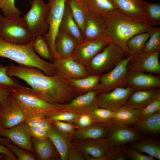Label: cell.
Returning a JSON list of instances; mask_svg holds the SVG:
<instances>
[{
  "mask_svg": "<svg viewBox=\"0 0 160 160\" xmlns=\"http://www.w3.org/2000/svg\"><path fill=\"white\" fill-rule=\"evenodd\" d=\"M7 73L25 81L34 94L51 103H66L76 97L68 79L56 71L53 75L49 76L36 67L10 63Z\"/></svg>",
  "mask_w": 160,
  "mask_h": 160,
  "instance_id": "1",
  "label": "cell"
},
{
  "mask_svg": "<svg viewBox=\"0 0 160 160\" xmlns=\"http://www.w3.org/2000/svg\"><path fill=\"white\" fill-rule=\"evenodd\" d=\"M102 17L105 26L104 38L129 55L127 46L129 40L137 34L148 31L153 26L147 21L129 16L119 10Z\"/></svg>",
  "mask_w": 160,
  "mask_h": 160,
  "instance_id": "2",
  "label": "cell"
},
{
  "mask_svg": "<svg viewBox=\"0 0 160 160\" xmlns=\"http://www.w3.org/2000/svg\"><path fill=\"white\" fill-rule=\"evenodd\" d=\"M34 39L25 44H14L0 40V57L10 59L20 65L38 68L46 75H53L56 71L52 63L41 59L34 50Z\"/></svg>",
  "mask_w": 160,
  "mask_h": 160,
  "instance_id": "3",
  "label": "cell"
},
{
  "mask_svg": "<svg viewBox=\"0 0 160 160\" xmlns=\"http://www.w3.org/2000/svg\"><path fill=\"white\" fill-rule=\"evenodd\" d=\"M11 90L10 95L20 104L26 118L36 115L45 116L59 110L57 104L41 99L33 93L31 88L19 84Z\"/></svg>",
  "mask_w": 160,
  "mask_h": 160,
  "instance_id": "4",
  "label": "cell"
},
{
  "mask_svg": "<svg viewBox=\"0 0 160 160\" xmlns=\"http://www.w3.org/2000/svg\"><path fill=\"white\" fill-rule=\"evenodd\" d=\"M124 53L118 45L109 43L85 66L89 75L100 76L109 71L123 59Z\"/></svg>",
  "mask_w": 160,
  "mask_h": 160,
  "instance_id": "5",
  "label": "cell"
},
{
  "mask_svg": "<svg viewBox=\"0 0 160 160\" xmlns=\"http://www.w3.org/2000/svg\"><path fill=\"white\" fill-rule=\"evenodd\" d=\"M34 38L23 17L7 18L0 13V40L14 44H25Z\"/></svg>",
  "mask_w": 160,
  "mask_h": 160,
  "instance_id": "6",
  "label": "cell"
},
{
  "mask_svg": "<svg viewBox=\"0 0 160 160\" xmlns=\"http://www.w3.org/2000/svg\"><path fill=\"white\" fill-rule=\"evenodd\" d=\"M65 0H49V10L48 15L49 31L43 37L49 49L52 63L59 58L55 48V41L59 31L65 7Z\"/></svg>",
  "mask_w": 160,
  "mask_h": 160,
  "instance_id": "7",
  "label": "cell"
},
{
  "mask_svg": "<svg viewBox=\"0 0 160 160\" xmlns=\"http://www.w3.org/2000/svg\"><path fill=\"white\" fill-rule=\"evenodd\" d=\"M31 7L23 17L33 37L43 35L49 30L48 3L43 0H30Z\"/></svg>",
  "mask_w": 160,
  "mask_h": 160,
  "instance_id": "8",
  "label": "cell"
},
{
  "mask_svg": "<svg viewBox=\"0 0 160 160\" xmlns=\"http://www.w3.org/2000/svg\"><path fill=\"white\" fill-rule=\"evenodd\" d=\"M133 55H129L111 70L100 76L98 93L108 92L117 87H124V81L128 71V63Z\"/></svg>",
  "mask_w": 160,
  "mask_h": 160,
  "instance_id": "9",
  "label": "cell"
},
{
  "mask_svg": "<svg viewBox=\"0 0 160 160\" xmlns=\"http://www.w3.org/2000/svg\"><path fill=\"white\" fill-rule=\"evenodd\" d=\"M26 118L18 102L10 95L0 103V129H8Z\"/></svg>",
  "mask_w": 160,
  "mask_h": 160,
  "instance_id": "10",
  "label": "cell"
},
{
  "mask_svg": "<svg viewBox=\"0 0 160 160\" xmlns=\"http://www.w3.org/2000/svg\"><path fill=\"white\" fill-rule=\"evenodd\" d=\"M98 92L97 90L92 91L76 97L68 103L57 104L58 110L79 115L89 114L100 107L97 100Z\"/></svg>",
  "mask_w": 160,
  "mask_h": 160,
  "instance_id": "11",
  "label": "cell"
},
{
  "mask_svg": "<svg viewBox=\"0 0 160 160\" xmlns=\"http://www.w3.org/2000/svg\"><path fill=\"white\" fill-rule=\"evenodd\" d=\"M145 136L129 127L111 121L106 138L112 146L124 145L144 138Z\"/></svg>",
  "mask_w": 160,
  "mask_h": 160,
  "instance_id": "12",
  "label": "cell"
},
{
  "mask_svg": "<svg viewBox=\"0 0 160 160\" xmlns=\"http://www.w3.org/2000/svg\"><path fill=\"white\" fill-rule=\"evenodd\" d=\"M109 43L103 38L92 40H84L78 43L71 57L77 62L85 66Z\"/></svg>",
  "mask_w": 160,
  "mask_h": 160,
  "instance_id": "13",
  "label": "cell"
},
{
  "mask_svg": "<svg viewBox=\"0 0 160 160\" xmlns=\"http://www.w3.org/2000/svg\"><path fill=\"white\" fill-rule=\"evenodd\" d=\"M160 52L133 55L127 65L128 70L160 75Z\"/></svg>",
  "mask_w": 160,
  "mask_h": 160,
  "instance_id": "14",
  "label": "cell"
},
{
  "mask_svg": "<svg viewBox=\"0 0 160 160\" xmlns=\"http://www.w3.org/2000/svg\"><path fill=\"white\" fill-rule=\"evenodd\" d=\"M133 91L128 87H118L108 92L98 93L97 102L100 107L113 111L123 106Z\"/></svg>",
  "mask_w": 160,
  "mask_h": 160,
  "instance_id": "15",
  "label": "cell"
},
{
  "mask_svg": "<svg viewBox=\"0 0 160 160\" xmlns=\"http://www.w3.org/2000/svg\"><path fill=\"white\" fill-rule=\"evenodd\" d=\"M0 136L6 138L17 146L35 154L28 126L24 121L9 128L0 129Z\"/></svg>",
  "mask_w": 160,
  "mask_h": 160,
  "instance_id": "16",
  "label": "cell"
},
{
  "mask_svg": "<svg viewBox=\"0 0 160 160\" xmlns=\"http://www.w3.org/2000/svg\"><path fill=\"white\" fill-rule=\"evenodd\" d=\"M72 143L82 151L87 160H103L112 146L106 138L85 140L73 139Z\"/></svg>",
  "mask_w": 160,
  "mask_h": 160,
  "instance_id": "17",
  "label": "cell"
},
{
  "mask_svg": "<svg viewBox=\"0 0 160 160\" xmlns=\"http://www.w3.org/2000/svg\"><path fill=\"white\" fill-rule=\"evenodd\" d=\"M134 90L153 89L160 87V75L128 70L124 83Z\"/></svg>",
  "mask_w": 160,
  "mask_h": 160,
  "instance_id": "18",
  "label": "cell"
},
{
  "mask_svg": "<svg viewBox=\"0 0 160 160\" xmlns=\"http://www.w3.org/2000/svg\"><path fill=\"white\" fill-rule=\"evenodd\" d=\"M52 63L55 71L67 79H79L89 75L85 66L71 57L59 58Z\"/></svg>",
  "mask_w": 160,
  "mask_h": 160,
  "instance_id": "19",
  "label": "cell"
},
{
  "mask_svg": "<svg viewBox=\"0 0 160 160\" xmlns=\"http://www.w3.org/2000/svg\"><path fill=\"white\" fill-rule=\"evenodd\" d=\"M159 96L160 88L134 90L123 106L141 110Z\"/></svg>",
  "mask_w": 160,
  "mask_h": 160,
  "instance_id": "20",
  "label": "cell"
},
{
  "mask_svg": "<svg viewBox=\"0 0 160 160\" xmlns=\"http://www.w3.org/2000/svg\"><path fill=\"white\" fill-rule=\"evenodd\" d=\"M105 28L104 22L102 16L87 12L83 32L84 40L104 38Z\"/></svg>",
  "mask_w": 160,
  "mask_h": 160,
  "instance_id": "21",
  "label": "cell"
},
{
  "mask_svg": "<svg viewBox=\"0 0 160 160\" xmlns=\"http://www.w3.org/2000/svg\"><path fill=\"white\" fill-rule=\"evenodd\" d=\"M109 123L95 122L83 129L76 130L71 135L72 138V140H85L106 138L108 131Z\"/></svg>",
  "mask_w": 160,
  "mask_h": 160,
  "instance_id": "22",
  "label": "cell"
},
{
  "mask_svg": "<svg viewBox=\"0 0 160 160\" xmlns=\"http://www.w3.org/2000/svg\"><path fill=\"white\" fill-rule=\"evenodd\" d=\"M112 1L118 9L122 13L150 23L144 7V0Z\"/></svg>",
  "mask_w": 160,
  "mask_h": 160,
  "instance_id": "23",
  "label": "cell"
},
{
  "mask_svg": "<svg viewBox=\"0 0 160 160\" xmlns=\"http://www.w3.org/2000/svg\"><path fill=\"white\" fill-rule=\"evenodd\" d=\"M48 137L59 154L60 160H67L69 149L72 144L71 137L59 131L52 124L48 130Z\"/></svg>",
  "mask_w": 160,
  "mask_h": 160,
  "instance_id": "24",
  "label": "cell"
},
{
  "mask_svg": "<svg viewBox=\"0 0 160 160\" xmlns=\"http://www.w3.org/2000/svg\"><path fill=\"white\" fill-rule=\"evenodd\" d=\"M78 43L74 39L59 29L55 41V49L60 58L69 57Z\"/></svg>",
  "mask_w": 160,
  "mask_h": 160,
  "instance_id": "25",
  "label": "cell"
},
{
  "mask_svg": "<svg viewBox=\"0 0 160 160\" xmlns=\"http://www.w3.org/2000/svg\"><path fill=\"white\" fill-rule=\"evenodd\" d=\"M32 142L38 160L60 159L58 151L53 143L49 138L39 140L32 137Z\"/></svg>",
  "mask_w": 160,
  "mask_h": 160,
  "instance_id": "26",
  "label": "cell"
},
{
  "mask_svg": "<svg viewBox=\"0 0 160 160\" xmlns=\"http://www.w3.org/2000/svg\"><path fill=\"white\" fill-rule=\"evenodd\" d=\"M76 97L97 90L100 76L89 75L79 79H68Z\"/></svg>",
  "mask_w": 160,
  "mask_h": 160,
  "instance_id": "27",
  "label": "cell"
},
{
  "mask_svg": "<svg viewBox=\"0 0 160 160\" xmlns=\"http://www.w3.org/2000/svg\"><path fill=\"white\" fill-rule=\"evenodd\" d=\"M82 4L87 12L100 16L118 10L112 0H83Z\"/></svg>",
  "mask_w": 160,
  "mask_h": 160,
  "instance_id": "28",
  "label": "cell"
},
{
  "mask_svg": "<svg viewBox=\"0 0 160 160\" xmlns=\"http://www.w3.org/2000/svg\"><path fill=\"white\" fill-rule=\"evenodd\" d=\"M140 110L122 106L113 111L111 121L129 127L133 126L140 121Z\"/></svg>",
  "mask_w": 160,
  "mask_h": 160,
  "instance_id": "29",
  "label": "cell"
},
{
  "mask_svg": "<svg viewBox=\"0 0 160 160\" xmlns=\"http://www.w3.org/2000/svg\"><path fill=\"white\" fill-rule=\"evenodd\" d=\"M132 128L141 134L151 136L158 134L160 131V111L140 120Z\"/></svg>",
  "mask_w": 160,
  "mask_h": 160,
  "instance_id": "30",
  "label": "cell"
},
{
  "mask_svg": "<svg viewBox=\"0 0 160 160\" xmlns=\"http://www.w3.org/2000/svg\"><path fill=\"white\" fill-rule=\"evenodd\" d=\"M60 29L74 39L78 43L84 40L83 33L74 20L70 9L66 5Z\"/></svg>",
  "mask_w": 160,
  "mask_h": 160,
  "instance_id": "31",
  "label": "cell"
},
{
  "mask_svg": "<svg viewBox=\"0 0 160 160\" xmlns=\"http://www.w3.org/2000/svg\"><path fill=\"white\" fill-rule=\"evenodd\" d=\"M129 146L154 159L160 160V144L159 140L152 138L142 139L129 143Z\"/></svg>",
  "mask_w": 160,
  "mask_h": 160,
  "instance_id": "32",
  "label": "cell"
},
{
  "mask_svg": "<svg viewBox=\"0 0 160 160\" xmlns=\"http://www.w3.org/2000/svg\"><path fill=\"white\" fill-rule=\"evenodd\" d=\"M65 4L70 9L74 20L83 34L87 12L84 7L77 0H65Z\"/></svg>",
  "mask_w": 160,
  "mask_h": 160,
  "instance_id": "33",
  "label": "cell"
},
{
  "mask_svg": "<svg viewBox=\"0 0 160 160\" xmlns=\"http://www.w3.org/2000/svg\"><path fill=\"white\" fill-rule=\"evenodd\" d=\"M149 36V32L148 31L137 34L130 38L127 43L130 54L142 53Z\"/></svg>",
  "mask_w": 160,
  "mask_h": 160,
  "instance_id": "34",
  "label": "cell"
},
{
  "mask_svg": "<svg viewBox=\"0 0 160 160\" xmlns=\"http://www.w3.org/2000/svg\"><path fill=\"white\" fill-rule=\"evenodd\" d=\"M148 31L149 37L143 52H160V28L153 26Z\"/></svg>",
  "mask_w": 160,
  "mask_h": 160,
  "instance_id": "35",
  "label": "cell"
},
{
  "mask_svg": "<svg viewBox=\"0 0 160 160\" xmlns=\"http://www.w3.org/2000/svg\"><path fill=\"white\" fill-rule=\"evenodd\" d=\"M145 10L149 22L153 26L160 25V3H150L144 1Z\"/></svg>",
  "mask_w": 160,
  "mask_h": 160,
  "instance_id": "36",
  "label": "cell"
},
{
  "mask_svg": "<svg viewBox=\"0 0 160 160\" xmlns=\"http://www.w3.org/2000/svg\"><path fill=\"white\" fill-rule=\"evenodd\" d=\"M80 115L69 111L59 110L50 113L45 117L51 122L60 121L73 123Z\"/></svg>",
  "mask_w": 160,
  "mask_h": 160,
  "instance_id": "37",
  "label": "cell"
},
{
  "mask_svg": "<svg viewBox=\"0 0 160 160\" xmlns=\"http://www.w3.org/2000/svg\"><path fill=\"white\" fill-rule=\"evenodd\" d=\"M33 48L35 52L43 58L50 60L51 58L50 51L42 35H38L34 38Z\"/></svg>",
  "mask_w": 160,
  "mask_h": 160,
  "instance_id": "38",
  "label": "cell"
},
{
  "mask_svg": "<svg viewBox=\"0 0 160 160\" xmlns=\"http://www.w3.org/2000/svg\"><path fill=\"white\" fill-rule=\"evenodd\" d=\"M15 0H0V9L3 12L4 16L7 18L20 17L21 12L15 6Z\"/></svg>",
  "mask_w": 160,
  "mask_h": 160,
  "instance_id": "39",
  "label": "cell"
},
{
  "mask_svg": "<svg viewBox=\"0 0 160 160\" xmlns=\"http://www.w3.org/2000/svg\"><path fill=\"white\" fill-rule=\"evenodd\" d=\"M6 146L16 156L17 160H38L35 154L19 147L12 142L8 143Z\"/></svg>",
  "mask_w": 160,
  "mask_h": 160,
  "instance_id": "40",
  "label": "cell"
},
{
  "mask_svg": "<svg viewBox=\"0 0 160 160\" xmlns=\"http://www.w3.org/2000/svg\"><path fill=\"white\" fill-rule=\"evenodd\" d=\"M95 122L106 123L111 121L113 111L99 107L89 114Z\"/></svg>",
  "mask_w": 160,
  "mask_h": 160,
  "instance_id": "41",
  "label": "cell"
},
{
  "mask_svg": "<svg viewBox=\"0 0 160 160\" xmlns=\"http://www.w3.org/2000/svg\"><path fill=\"white\" fill-rule=\"evenodd\" d=\"M24 122L28 126L39 127L47 130H49L52 125L51 121L42 115H36L26 118Z\"/></svg>",
  "mask_w": 160,
  "mask_h": 160,
  "instance_id": "42",
  "label": "cell"
},
{
  "mask_svg": "<svg viewBox=\"0 0 160 160\" xmlns=\"http://www.w3.org/2000/svg\"><path fill=\"white\" fill-rule=\"evenodd\" d=\"M124 145L111 146L103 160H125L127 159Z\"/></svg>",
  "mask_w": 160,
  "mask_h": 160,
  "instance_id": "43",
  "label": "cell"
},
{
  "mask_svg": "<svg viewBox=\"0 0 160 160\" xmlns=\"http://www.w3.org/2000/svg\"><path fill=\"white\" fill-rule=\"evenodd\" d=\"M8 66H4L0 64V86L11 89L19 84L13 77L9 76L7 73Z\"/></svg>",
  "mask_w": 160,
  "mask_h": 160,
  "instance_id": "44",
  "label": "cell"
},
{
  "mask_svg": "<svg viewBox=\"0 0 160 160\" xmlns=\"http://www.w3.org/2000/svg\"><path fill=\"white\" fill-rule=\"evenodd\" d=\"M160 111V96L140 110V120L145 119Z\"/></svg>",
  "mask_w": 160,
  "mask_h": 160,
  "instance_id": "45",
  "label": "cell"
},
{
  "mask_svg": "<svg viewBox=\"0 0 160 160\" xmlns=\"http://www.w3.org/2000/svg\"><path fill=\"white\" fill-rule=\"evenodd\" d=\"M125 152L127 158L131 160H155L153 157L144 154L129 146L125 147Z\"/></svg>",
  "mask_w": 160,
  "mask_h": 160,
  "instance_id": "46",
  "label": "cell"
},
{
  "mask_svg": "<svg viewBox=\"0 0 160 160\" xmlns=\"http://www.w3.org/2000/svg\"><path fill=\"white\" fill-rule=\"evenodd\" d=\"M53 125L59 131L64 134L71 135L76 130L73 123L60 121H52Z\"/></svg>",
  "mask_w": 160,
  "mask_h": 160,
  "instance_id": "47",
  "label": "cell"
},
{
  "mask_svg": "<svg viewBox=\"0 0 160 160\" xmlns=\"http://www.w3.org/2000/svg\"><path fill=\"white\" fill-rule=\"evenodd\" d=\"M95 123L89 114L81 115L73 123L76 130L83 129Z\"/></svg>",
  "mask_w": 160,
  "mask_h": 160,
  "instance_id": "48",
  "label": "cell"
},
{
  "mask_svg": "<svg viewBox=\"0 0 160 160\" xmlns=\"http://www.w3.org/2000/svg\"><path fill=\"white\" fill-rule=\"evenodd\" d=\"M28 126L29 130L32 138L39 140L48 138V130L38 127Z\"/></svg>",
  "mask_w": 160,
  "mask_h": 160,
  "instance_id": "49",
  "label": "cell"
},
{
  "mask_svg": "<svg viewBox=\"0 0 160 160\" xmlns=\"http://www.w3.org/2000/svg\"><path fill=\"white\" fill-rule=\"evenodd\" d=\"M86 160V159L83 153L72 143L68 152L67 160Z\"/></svg>",
  "mask_w": 160,
  "mask_h": 160,
  "instance_id": "50",
  "label": "cell"
},
{
  "mask_svg": "<svg viewBox=\"0 0 160 160\" xmlns=\"http://www.w3.org/2000/svg\"><path fill=\"white\" fill-rule=\"evenodd\" d=\"M0 153H2L7 155L11 160H17L16 156L7 146L0 143Z\"/></svg>",
  "mask_w": 160,
  "mask_h": 160,
  "instance_id": "51",
  "label": "cell"
},
{
  "mask_svg": "<svg viewBox=\"0 0 160 160\" xmlns=\"http://www.w3.org/2000/svg\"><path fill=\"white\" fill-rule=\"evenodd\" d=\"M11 90L9 88L0 86V103L10 95Z\"/></svg>",
  "mask_w": 160,
  "mask_h": 160,
  "instance_id": "52",
  "label": "cell"
},
{
  "mask_svg": "<svg viewBox=\"0 0 160 160\" xmlns=\"http://www.w3.org/2000/svg\"><path fill=\"white\" fill-rule=\"evenodd\" d=\"M11 142L7 138L0 136V143L2 145L6 146L7 144Z\"/></svg>",
  "mask_w": 160,
  "mask_h": 160,
  "instance_id": "53",
  "label": "cell"
},
{
  "mask_svg": "<svg viewBox=\"0 0 160 160\" xmlns=\"http://www.w3.org/2000/svg\"><path fill=\"white\" fill-rule=\"evenodd\" d=\"M11 160L10 158L6 154L0 153V160Z\"/></svg>",
  "mask_w": 160,
  "mask_h": 160,
  "instance_id": "54",
  "label": "cell"
},
{
  "mask_svg": "<svg viewBox=\"0 0 160 160\" xmlns=\"http://www.w3.org/2000/svg\"><path fill=\"white\" fill-rule=\"evenodd\" d=\"M78 2L82 4L83 0H77Z\"/></svg>",
  "mask_w": 160,
  "mask_h": 160,
  "instance_id": "55",
  "label": "cell"
}]
</instances>
